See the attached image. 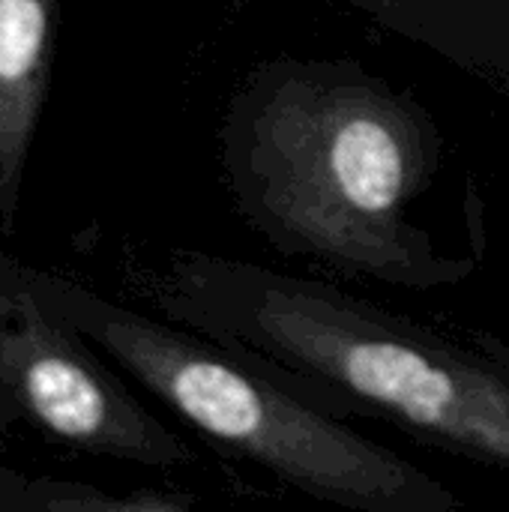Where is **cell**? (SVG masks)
Masks as SVG:
<instances>
[{
    "instance_id": "2",
    "label": "cell",
    "mask_w": 509,
    "mask_h": 512,
    "mask_svg": "<svg viewBox=\"0 0 509 512\" xmlns=\"http://www.w3.org/2000/svg\"><path fill=\"white\" fill-rule=\"evenodd\" d=\"M141 282L168 321L258 354L327 414L390 423L509 477V342L489 330L207 252H174Z\"/></svg>"
},
{
    "instance_id": "4",
    "label": "cell",
    "mask_w": 509,
    "mask_h": 512,
    "mask_svg": "<svg viewBox=\"0 0 509 512\" xmlns=\"http://www.w3.org/2000/svg\"><path fill=\"white\" fill-rule=\"evenodd\" d=\"M87 342L36 297L27 267L0 252V444L12 426H30L78 453L153 471L198 465Z\"/></svg>"
},
{
    "instance_id": "5",
    "label": "cell",
    "mask_w": 509,
    "mask_h": 512,
    "mask_svg": "<svg viewBox=\"0 0 509 512\" xmlns=\"http://www.w3.org/2000/svg\"><path fill=\"white\" fill-rule=\"evenodd\" d=\"M57 0H0V231L15 234L24 162L42 117Z\"/></svg>"
},
{
    "instance_id": "7",
    "label": "cell",
    "mask_w": 509,
    "mask_h": 512,
    "mask_svg": "<svg viewBox=\"0 0 509 512\" xmlns=\"http://www.w3.org/2000/svg\"><path fill=\"white\" fill-rule=\"evenodd\" d=\"M189 507V495H108L96 486L33 480L0 468V512H165Z\"/></svg>"
},
{
    "instance_id": "1",
    "label": "cell",
    "mask_w": 509,
    "mask_h": 512,
    "mask_svg": "<svg viewBox=\"0 0 509 512\" xmlns=\"http://www.w3.org/2000/svg\"><path fill=\"white\" fill-rule=\"evenodd\" d=\"M216 138L234 210L279 255L411 291L477 270L411 219L444 159L432 111L357 57L258 63L231 93Z\"/></svg>"
},
{
    "instance_id": "3",
    "label": "cell",
    "mask_w": 509,
    "mask_h": 512,
    "mask_svg": "<svg viewBox=\"0 0 509 512\" xmlns=\"http://www.w3.org/2000/svg\"><path fill=\"white\" fill-rule=\"evenodd\" d=\"M36 297L108 351L147 393L288 489L354 512H459L465 501L396 450L354 432L258 354L30 270Z\"/></svg>"
},
{
    "instance_id": "6",
    "label": "cell",
    "mask_w": 509,
    "mask_h": 512,
    "mask_svg": "<svg viewBox=\"0 0 509 512\" xmlns=\"http://www.w3.org/2000/svg\"><path fill=\"white\" fill-rule=\"evenodd\" d=\"M375 27L408 39L509 102V0H348Z\"/></svg>"
}]
</instances>
